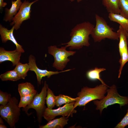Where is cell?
Masks as SVG:
<instances>
[{
	"label": "cell",
	"mask_w": 128,
	"mask_h": 128,
	"mask_svg": "<svg viewBox=\"0 0 128 128\" xmlns=\"http://www.w3.org/2000/svg\"><path fill=\"white\" fill-rule=\"evenodd\" d=\"M106 70L104 68H98L96 67L94 69L88 71L86 73V76L90 80L94 81L98 80L101 82L102 84L107 85L101 78L100 75L101 72Z\"/></svg>",
	"instance_id": "cell-19"
},
{
	"label": "cell",
	"mask_w": 128,
	"mask_h": 128,
	"mask_svg": "<svg viewBox=\"0 0 128 128\" xmlns=\"http://www.w3.org/2000/svg\"><path fill=\"white\" fill-rule=\"evenodd\" d=\"M0 78L2 81L8 80L17 81L21 79L14 69L1 74L0 75Z\"/></svg>",
	"instance_id": "cell-20"
},
{
	"label": "cell",
	"mask_w": 128,
	"mask_h": 128,
	"mask_svg": "<svg viewBox=\"0 0 128 128\" xmlns=\"http://www.w3.org/2000/svg\"><path fill=\"white\" fill-rule=\"evenodd\" d=\"M7 5V3H6L4 2L3 0H0V9L5 7Z\"/></svg>",
	"instance_id": "cell-29"
},
{
	"label": "cell",
	"mask_w": 128,
	"mask_h": 128,
	"mask_svg": "<svg viewBox=\"0 0 128 128\" xmlns=\"http://www.w3.org/2000/svg\"><path fill=\"white\" fill-rule=\"evenodd\" d=\"M21 0L15 1L12 0V5L9 9L6 8L5 9V14L3 20L6 22H11L14 16L19 11L22 4Z\"/></svg>",
	"instance_id": "cell-13"
},
{
	"label": "cell",
	"mask_w": 128,
	"mask_h": 128,
	"mask_svg": "<svg viewBox=\"0 0 128 128\" xmlns=\"http://www.w3.org/2000/svg\"><path fill=\"white\" fill-rule=\"evenodd\" d=\"M120 14L128 18V0H119Z\"/></svg>",
	"instance_id": "cell-26"
},
{
	"label": "cell",
	"mask_w": 128,
	"mask_h": 128,
	"mask_svg": "<svg viewBox=\"0 0 128 128\" xmlns=\"http://www.w3.org/2000/svg\"><path fill=\"white\" fill-rule=\"evenodd\" d=\"M69 0L71 2H73V1H74L75 0ZM82 0H76L77 1V2H78V3L79 2H80V1H82Z\"/></svg>",
	"instance_id": "cell-31"
},
{
	"label": "cell",
	"mask_w": 128,
	"mask_h": 128,
	"mask_svg": "<svg viewBox=\"0 0 128 128\" xmlns=\"http://www.w3.org/2000/svg\"><path fill=\"white\" fill-rule=\"evenodd\" d=\"M107 85L101 84L93 88L83 87L77 94L78 98L75 102V109L78 106H85L90 102L96 100H101L105 96L108 87Z\"/></svg>",
	"instance_id": "cell-2"
},
{
	"label": "cell",
	"mask_w": 128,
	"mask_h": 128,
	"mask_svg": "<svg viewBox=\"0 0 128 128\" xmlns=\"http://www.w3.org/2000/svg\"><path fill=\"white\" fill-rule=\"evenodd\" d=\"M18 101L14 96L11 97L8 103L0 106V115L11 128H15V125L18 121L21 110Z\"/></svg>",
	"instance_id": "cell-5"
},
{
	"label": "cell",
	"mask_w": 128,
	"mask_h": 128,
	"mask_svg": "<svg viewBox=\"0 0 128 128\" xmlns=\"http://www.w3.org/2000/svg\"><path fill=\"white\" fill-rule=\"evenodd\" d=\"M48 87V84L45 81L40 93H38L37 92L31 103L25 108H23V110L28 116L30 115L28 113V110L30 108L35 109L36 112L37 120L39 123L41 122L43 114L46 108L45 104Z\"/></svg>",
	"instance_id": "cell-6"
},
{
	"label": "cell",
	"mask_w": 128,
	"mask_h": 128,
	"mask_svg": "<svg viewBox=\"0 0 128 128\" xmlns=\"http://www.w3.org/2000/svg\"><path fill=\"white\" fill-rule=\"evenodd\" d=\"M37 93V91L29 95L20 97V100L18 104L19 107L24 108L30 104Z\"/></svg>",
	"instance_id": "cell-24"
},
{
	"label": "cell",
	"mask_w": 128,
	"mask_h": 128,
	"mask_svg": "<svg viewBox=\"0 0 128 128\" xmlns=\"http://www.w3.org/2000/svg\"><path fill=\"white\" fill-rule=\"evenodd\" d=\"M117 32L118 34L119 40V53L120 54L124 50L128 49V32L119 25Z\"/></svg>",
	"instance_id": "cell-14"
},
{
	"label": "cell",
	"mask_w": 128,
	"mask_h": 128,
	"mask_svg": "<svg viewBox=\"0 0 128 128\" xmlns=\"http://www.w3.org/2000/svg\"><path fill=\"white\" fill-rule=\"evenodd\" d=\"M0 128H7V127L4 124H3L0 123Z\"/></svg>",
	"instance_id": "cell-30"
},
{
	"label": "cell",
	"mask_w": 128,
	"mask_h": 128,
	"mask_svg": "<svg viewBox=\"0 0 128 128\" xmlns=\"http://www.w3.org/2000/svg\"><path fill=\"white\" fill-rule=\"evenodd\" d=\"M22 53L16 50L12 51L6 50L3 48L0 47V63L6 61H10L13 66L20 62Z\"/></svg>",
	"instance_id": "cell-12"
},
{
	"label": "cell",
	"mask_w": 128,
	"mask_h": 128,
	"mask_svg": "<svg viewBox=\"0 0 128 128\" xmlns=\"http://www.w3.org/2000/svg\"><path fill=\"white\" fill-rule=\"evenodd\" d=\"M119 0H102L103 5L109 13L120 14Z\"/></svg>",
	"instance_id": "cell-18"
},
{
	"label": "cell",
	"mask_w": 128,
	"mask_h": 128,
	"mask_svg": "<svg viewBox=\"0 0 128 128\" xmlns=\"http://www.w3.org/2000/svg\"><path fill=\"white\" fill-rule=\"evenodd\" d=\"M36 0L30 2L25 0L22 3L20 9L10 23L11 26H14V29L17 30L20 27L23 22L30 18L31 7L34 3L38 1Z\"/></svg>",
	"instance_id": "cell-9"
},
{
	"label": "cell",
	"mask_w": 128,
	"mask_h": 128,
	"mask_svg": "<svg viewBox=\"0 0 128 128\" xmlns=\"http://www.w3.org/2000/svg\"><path fill=\"white\" fill-rule=\"evenodd\" d=\"M28 64L30 67V70L36 73L38 83L41 85V79L43 77L47 76L48 78H50L53 75L57 74L64 72L69 71L73 69L66 70L58 72L49 71L47 69H41L37 66L35 57L32 55H31L29 57Z\"/></svg>",
	"instance_id": "cell-10"
},
{
	"label": "cell",
	"mask_w": 128,
	"mask_h": 128,
	"mask_svg": "<svg viewBox=\"0 0 128 128\" xmlns=\"http://www.w3.org/2000/svg\"><path fill=\"white\" fill-rule=\"evenodd\" d=\"M108 18L110 21L118 23L124 30L128 32V18L120 14L114 13H109Z\"/></svg>",
	"instance_id": "cell-17"
},
{
	"label": "cell",
	"mask_w": 128,
	"mask_h": 128,
	"mask_svg": "<svg viewBox=\"0 0 128 128\" xmlns=\"http://www.w3.org/2000/svg\"><path fill=\"white\" fill-rule=\"evenodd\" d=\"M56 96L55 95L52 90L48 87L47 88L46 103L47 108L52 109L56 105Z\"/></svg>",
	"instance_id": "cell-23"
},
{
	"label": "cell",
	"mask_w": 128,
	"mask_h": 128,
	"mask_svg": "<svg viewBox=\"0 0 128 128\" xmlns=\"http://www.w3.org/2000/svg\"><path fill=\"white\" fill-rule=\"evenodd\" d=\"M75 103V102H74L65 104L63 106L59 107L56 109H53L46 108L43 117L48 122L58 116H66L67 118L70 116L72 117L73 114L77 112V111L73 109Z\"/></svg>",
	"instance_id": "cell-8"
},
{
	"label": "cell",
	"mask_w": 128,
	"mask_h": 128,
	"mask_svg": "<svg viewBox=\"0 0 128 128\" xmlns=\"http://www.w3.org/2000/svg\"><path fill=\"white\" fill-rule=\"evenodd\" d=\"M18 90L20 97L29 95L37 91L34 86L28 82L18 84Z\"/></svg>",
	"instance_id": "cell-16"
},
{
	"label": "cell",
	"mask_w": 128,
	"mask_h": 128,
	"mask_svg": "<svg viewBox=\"0 0 128 128\" xmlns=\"http://www.w3.org/2000/svg\"><path fill=\"white\" fill-rule=\"evenodd\" d=\"M78 97L75 98L62 94L56 96V105L58 107L63 104L75 102L77 100Z\"/></svg>",
	"instance_id": "cell-22"
},
{
	"label": "cell",
	"mask_w": 128,
	"mask_h": 128,
	"mask_svg": "<svg viewBox=\"0 0 128 128\" xmlns=\"http://www.w3.org/2000/svg\"><path fill=\"white\" fill-rule=\"evenodd\" d=\"M1 117L0 118V123L4 124V122L3 120L2 119Z\"/></svg>",
	"instance_id": "cell-32"
},
{
	"label": "cell",
	"mask_w": 128,
	"mask_h": 128,
	"mask_svg": "<svg viewBox=\"0 0 128 128\" xmlns=\"http://www.w3.org/2000/svg\"><path fill=\"white\" fill-rule=\"evenodd\" d=\"M14 29V26L11 29L9 30L0 24V34L1 41L3 43L10 41L16 46V50L22 53H24L25 51L22 46L18 43L14 36L13 32Z\"/></svg>",
	"instance_id": "cell-11"
},
{
	"label": "cell",
	"mask_w": 128,
	"mask_h": 128,
	"mask_svg": "<svg viewBox=\"0 0 128 128\" xmlns=\"http://www.w3.org/2000/svg\"><path fill=\"white\" fill-rule=\"evenodd\" d=\"M94 27L89 22L77 24L71 30L70 40L62 45H66L65 47L66 48L69 47L70 50H78L84 46H89L90 45L89 36Z\"/></svg>",
	"instance_id": "cell-1"
},
{
	"label": "cell",
	"mask_w": 128,
	"mask_h": 128,
	"mask_svg": "<svg viewBox=\"0 0 128 128\" xmlns=\"http://www.w3.org/2000/svg\"><path fill=\"white\" fill-rule=\"evenodd\" d=\"M69 120L66 116H62L48 122L45 125L40 126L39 128H63L68 124Z\"/></svg>",
	"instance_id": "cell-15"
},
{
	"label": "cell",
	"mask_w": 128,
	"mask_h": 128,
	"mask_svg": "<svg viewBox=\"0 0 128 128\" xmlns=\"http://www.w3.org/2000/svg\"><path fill=\"white\" fill-rule=\"evenodd\" d=\"M127 112L121 121L114 128H124L128 125V109Z\"/></svg>",
	"instance_id": "cell-28"
},
{
	"label": "cell",
	"mask_w": 128,
	"mask_h": 128,
	"mask_svg": "<svg viewBox=\"0 0 128 128\" xmlns=\"http://www.w3.org/2000/svg\"><path fill=\"white\" fill-rule=\"evenodd\" d=\"M66 48L65 46L59 48L55 45L51 46L48 47V53L54 58L52 66L57 70L63 71L70 60L68 57L73 55L76 53L75 51H67Z\"/></svg>",
	"instance_id": "cell-7"
},
{
	"label": "cell",
	"mask_w": 128,
	"mask_h": 128,
	"mask_svg": "<svg viewBox=\"0 0 128 128\" xmlns=\"http://www.w3.org/2000/svg\"><path fill=\"white\" fill-rule=\"evenodd\" d=\"M11 97V95L6 92H3L0 90V104L2 105L7 104Z\"/></svg>",
	"instance_id": "cell-27"
},
{
	"label": "cell",
	"mask_w": 128,
	"mask_h": 128,
	"mask_svg": "<svg viewBox=\"0 0 128 128\" xmlns=\"http://www.w3.org/2000/svg\"><path fill=\"white\" fill-rule=\"evenodd\" d=\"M106 90L107 94L103 99L99 100H96L93 102L96 106V109L100 111L101 114L103 109L110 105L116 104H119L121 108L128 104V97L120 95L118 92L117 87L113 85Z\"/></svg>",
	"instance_id": "cell-3"
},
{
	"label": "cell",
	"mask_w": 128,
	"mask_h": 128,
	"mask_svg": "<svg viewBox=\"0 0 128 128\" xmlns=\"http://www.w3.org/2000/svg\"><path fill=\"white\" fill-rule=\"evenodd\" d=\"M120 55V58L119 62L120 64V66L119 71L118 78L120 77L124 65L128 61V49L124 50Z\"/></svg>",
	"instance_id": "cell-25"
},
{
	"label": "cell",
	"mask_w": 128,
	"mask_h": 128,
	"mask_svg": "<svg viewBox=\"0 0 128 128\" xmlns=\"http://www.w3.org/2000/svg\"><path fill=\"white\" fill-rule=\"evenodd\" d=\"M96 26L93 28L91 36L94 42H100L105 38L119 40L118 35L117 32L108 25L105 19L97 14L95 16Z\"/></svg>",
	"instance_id": "cell-4"
},
{
	"label": "cell",
	"mask_w": 128,
	"mask_h": 128,
	"mask_svg": "<svg viewBox=\"0 0 128 128\" xmlns=\"http://www.w3.org/2000/svg\"><path fill=\"white\" fill-rule=\"evenodd\" d=\"M14 69L21 79H25L27 75V73L30 70L28 63L23 64L19 62L16 65Z\"/></svg>",
	"instance_id": "cell-21"
}]
</instances>
